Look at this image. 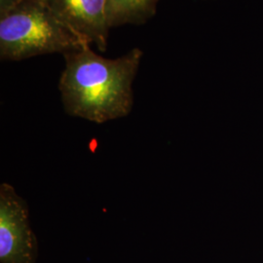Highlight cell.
<instances>
[{"label":"cell","mask_w":263,"mask_h":263,"mask_svg":"<svg viewBox=\"0 0 263 263\" xmlns=\"http://www.w3.org/2000/svg\"><path fill=\"white\" fill-rule=\"evenodd\" d=\"M143 52L133 48L116 59H106L91 45L66 53L59 90L68 115L103 124L126 117L134 105L133 83Z\"/></svg>","instance_id":"6da1fadb"},{"label":"cell","mask_w":263,"mask_h":263,"mask_svg":"<svg viewBox=\"0 0 263 263\" xmlns=\"http://www.w3.org/2000/svg\"><path fill=\"white\" fill-rule=\"evenodd\" d=\"M91 45L76 35L48 9L42 0H20L0 18V59L23 61L32 57L79 50Z\"/></svg>","instance_id":"7a4b0ae2"},{"label":"cell","mask_w":263,"mask_h":263,"mask_svg":"<svg viewBox=\"0 0 263 263\" xmlns=\"http://www.w3.org/2000/svg\"><path fill=\"white\" fill-rule=\"evenodd\" d=\"M37 241L28 204L9 183L0 185V262L35 263Z\"/></svg>","instance_id":"3957f363"},{"label":"cell","mask_w":263,"mask_h":263,"mask_svg":"<svg viewBox=\"0 0 263 263\" xmlns=\"http://www.w3.org/2000/svg\"><path fill=\"white\" fill-rule=\"evenodd\" d=\"M62 24L101 52L109 34L107 0H42Z\"/></svg>","instance_id":"277c9868"},{"label":"cell","mask_w":263,"mask_h":263,"mask_svg":"<svg viewBox=\"0 0 263 263\" xmlns=\"http://www.w3.org/2000/svg\"><path fill=\"white\" fill-rule=\"evenodd\" d=\"M160 0H107L110 28L142 25L154 17Z\"/></svg>","instance_id":"5b68a950"},{"label":"cell","mask_w":263,"mask_h":263,"mask_svg":"<svg viewBox=\"0 0 263 263\" xmlns=\"http://www.w3.org/2000/svg\"><path fill=\"white\" fill-rule=\"evenodd\" d=\"M19 2L20 0H0V18L8 14Z\"/></svg>","instance_id":"8992f818"}]
</instances>
